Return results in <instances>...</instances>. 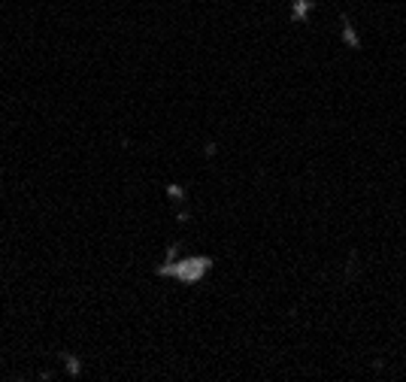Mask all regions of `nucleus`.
Wrapping results in <instances>:
<instances>
[{
	"instance_id": "nucleus-1",
	"label": "nucleus",
	"mask_w": 406,
	"mask_h": 382,
	"mask_svg": "<svg viewBox=\"0 0 406 382\" xmlns=\"http://www.w3.org/2000/svg\"><path fill=\"white\" fill-rule=\"evenodd\" d=\"M343 40L352 46V49H358L361 46V40H358V31H355V22H349V18H343Z\"/></svg>"
}]
</instances>
